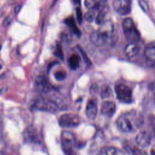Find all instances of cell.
<instances>
[{
    "instance_id": "obj_1",
    "label": "cell",
    "mask_w": 155,
    "mask_h": 155,
    "mask_svg": "<svg viewBox=\"0 0 155 155\" xmlns=\"http://www.w3.org/2000/svg\"><path fill=\"white\" fill-rule=\"evenodd\" d=\"M143 123L142 114L133 110L120 115L117 119L118 128L124 133H131L140 128Z\"/></svg>"
},
{
    "instance_id": "obj_2",
    "label": "cell",
    "mask_w": 155,
    "mask_h": 155,
    "mask_svg": "<svg viewBox=\"0 0 155 155\" xmlns=\"http://www.w3.org/2000/svg\"><path fill=\"white\" fill-rule=\"evenodd\" d=\"M122 28L125 38L129 42H137L140 40V33L131 18L124 19L122 22Z\"/></svg>"
},
{
    "instance_id": "obj_3",
    "label": "cell",
    "mask_w": 155,
    "mask_h": 155,
    "mask_svg": "<svg viewBox=\"0 0 155 155\" xmlns=\"http://www.w3.org/2000/svg\"><path fill=\"white\" fill-rule=\"evenodd\" d=\"M61 139L62 147L65 155H76L73 149L76 143L74 135L69 131L64 130L61 133Z\"/></svg>"
},
{
    "instance_id": "obj_4",
    "label": "cell",
    "mask_w": 155,
    "mask_h": 155,
    "mask_svg": "<svg viewBox=\"0 0 155 155\" xmlns=\"http://www.w3.org/2000/svg\"><path fill=\"white\" fill-rule=\"evenodd\" d=\"M33 107L36 110L51 113H55L59 110V106L54 101L44 97H38L33 103Z\"/></svg>"
},
{
    "instance_id": "obj_5",
    "label": "cell",
    "mask_w": 155,
    "mask_h": 155,
    "mask_svg": "<svg viewBox=\"0 0 155 155\" xmlns=\"http://www.w3.org/2000/svg\"><path fill=\"white\" fill-rule=\"evenodd\" d=\"M115 91L117 99L122 102L129 104L132 102V91L127 85L118 84L115 85Z\"/></svg>"
},
{
    "instance_id": "obj_6",
    "label": "cell",
    "mask_w": 155,
    "mask_h": 155,
    "mask_svg": "<svg viewBox=\"0 0 155 155\" xmlns=\"http://www.w3.org/2000/svg\"><path fill=\"white\" fill-rule=\"evenodd\" d=\"M81 122L78 114L74 113H66L61 115L58 119L59 124L64 128H73L77 127Z\"/></svg>"
},
{
    "instance_id": "obj_7",
    "label": "cell",
    "mask_w": 155,
    "mask_h": 155,
    "mask_svg": "<svg viewBox=\"0 0 155 155\" xmlns=\"http://www.w3.org/2000/svg\"><path fill=\"white\" fill-rule=\"evenodd\" d=\"M113 34L104 32L98 30L92 32L90 36V41L96 46H102L107 43L112 39Z\"/></svg>"
},
{
    "instance_id": "obj_8",
    "label": "cell",
    "mask_w": 155,
    "mask_h": 155,
    "mask_svg": "<svg viewBox=\"0 0 155 155\" xmlns=\"http://www.w3.org/2000/svg\"><path fill=\"white\" fill-rule=\"evenodd\" d=\"M113 7L119 15H128L131 10V0H113Z\"/></svg>"
},
{
    "instance_id": "obj_9",
    "label": "cell",
    "mask_w": 155,
    "mask_h": 155,
    "mask_svg": "<svg viewBox=\"0 0 155 155\" xmlns=\"http://www.w3.org/2000/svg\"><path fill=\"white\" fill-rule=\"evenodd\" d=\"M35 87L41 93H48L51 90V85L47 79L43 75L38 76L35 81Z\"/></svg>"
},
{
    "instance_id": "obj_10",
    "label": "cell",
    "mask_w": 155,
    "mask_h": 155,
    "mask_svg": "<svg viewBox=\"0 0 155 155\" xmlns=\"http://www.w3.org/2000/svg\"><path fill=\"white\" fill-rule=\"evenodd\" d=\"M151 134L146 131L139 132L136 137V142L141 148H147L151 144Z\"/></svg>"
},
{
    "instance_id": "obj_11",
    "label": "cell",
    "mask_w": 155,
    "mask_h": 155,
    "mask_svg": "<svg viewBox=\"0 0 155 155\" xmlns=\"http://www.w3.org/2000/svg\"><path fill=\"white\" fill-rule=\"evenodd\" d=\"M26 137L27 139L33 143L41 144L42 142L41 133L33 126H30L27 129Z\"/></svg>"
},
{
    "instance_id": "obj_12",
    "label": "cell",
    "mask_w": 155,
    "mask_h": 155,
    "mask_svg": "<svg viewBox=\"0 0 155 155\" xmlns=\"http://www.w3.org/2000/svg\"><path fill=\"white\" fill-rule=\"evenodd\" d=\"M140 47L137 42H129L124 48V53L129 59L136 58L139 53Z\"/></svg>"
},
{
    "instance_id": "obj_13",
    "label": "cell",
    "mask_w": 155,
    "mask_h": 155,
    "mask_svg": "<svg viewBox=\"0 0 155 155\" xmlns=\"http://www.w3.org/2000/svg\"><path fill=\"white\" fill-rule=\"evenodd\" d=\"M144 56L147 61L151 65H155V41L150 42L145 47Z\"/></svg>"
},
{
    "instance_id": "obj_14",
    "label": "cell",
    "mask_w": 155,
    "mask_h": 155,
    "mask_svg": "<svg viewBox=\"0 0 155 155\" xmlns=\"http://www.w3.org/2000/svg\"><path fill=\"white\" fill-rule=\"evenodd\" d=\"M101 111L102 114L107 117H112L116 112V104L114 102L106 101L101 105Z\"/></svg>"
},
{
    "instance_id": "obj_15",
    "label": "cell",
    "mask_w": 155,
    "mask_h": 155,
    "mask_svg": "<svg viewBox=\"0 0 155 155\" xmlns=\"http://www.w3.org/2000/svg\"><path fill=\"white\" fill-rule=\"evenodd\" d=\"M97 113V107L94 99H90L86 105L85 114L88 119L93 120L96 118Z\"/></svg>"
},
{
    "instance_id": "obj_16",
    "label": "cell",
    "mask_w": 155,
    "mask_h": 155,
    "mask_svg": "<svg viewBox=\"0 0 155 155\" xmlns=\"http://www.w3.org/2000/svg\"><path fill=\"white\" fill-rule=\"evenodd\" d=\"M109 8L107 6L104 5L102 8V9L99 11L98 14L95 18V22L98 25H101L103 24L104 22H105L106 20V17L107 16Z\"/></svg>"
},
{
    "instance_id": "obj_17",
    "label": "cell",
    "mask_w": 155,
    "mask_h": 155,
    "mask_svg": "<svg viewBox=\"0 0 155 155\" xmlns=\"http://www.w3.org/2000/svg\"><path fill=\"white\" fill-rule=\"evenodd\" d=\"M64 22L70 28L71 30L72 31V32L74 34L76 35L78 37H79L81 36V31L77 27L74 19L73 16H70V17L66 18L65 19Z\"/></svg>"
},
{
    "instance_id": "obj_18",
    "label": "cell",
    "mask_w": 155,
    "mask_h": 155,
    "mask_svg": "<svg viewBox=\"0 0 155 155\" xmlns=\"http://www.w3.org/2000/svg\"><path fill=\"white\" fill-rule=\"evenodd\" d=\"M80 61H81V58L78 54H71L68 60L70 68L73 70L78 69L79 67Z\"/></svg>"
},
{
    "instance_id": "obj_19",
    "label": "cell",
    "mask_w": 155,
    "mask_h": 155,
    "mask_svg": "<svg viewBox=\"0 0 155 155\" xmlns=\"http://www.w3.org/2000/svg\"><path fill=\"white\" fill-rule=\"evenodd\" d=\"M98 155H119V152L114 147H104L101 149Z\"/></svg>"
},
{
    "instance_id": "obj_20",
    "label": "cell",
    "mask_w": 155,
    "mask_h": 155,
    "mask_svg": "<svg viewBox=\"0 0 155 155\" xmlns=\"http://www.w3.org/2000/svg\"><path fill=\"white\" fill-rule=\"evenodd\" d=\"M84 4L85 6L90 10L97 9L101 6L99 1L97 0H85Z\"/></svg>"
},
{
    "instance_id": "obj_21",
    "label": "cell",
    "mask_w": 155,
    "mask_h": 155,
    "mask_svg": "<svg viewBox=\"0 0 155 155\" xmlns=\"http://www.w3.org/2000/svg\"><path fill=\"white\" fill-rule=\"evenodd\" d=\"M100 94H101V96L102 98L108 97L111 94V91L110 88L108 85H103L101 87Z\"/></svg>"
},
{
    "instance_id": "obj_22",
    "label": "cell",
    "mask_w": 155,
    "mask_h": 155,
    "mask_svg": "<svg viewBox=\"0 0 155 155\" xmlns=\"http://www.w3.org/2000/svg\"><path fill=\"white\" fill-rule=\"evenodd\" d=\"M54 54L56 57L59 58V59H62L64 58V54H63L62 47H61V45L59 43H58L57 45H56V49H55V51L54 52Z\"/></svg>"
},
{
    "instance_id": "obj_23",
    "label": "cell",
    "mask_w": 155,
    "mask_h": 155,
    "mask_svg": "<svg viewBox=\"0 0 155 155\" xmlns=\"http://www.w3.org/2000/svg\"><path fill=\"white\" fill-rule=\"evenodd\" d=\"M85 19L88 22H92L95 18V12L93 10H90L87 12L84 16Z\"/></svg>"
},
{
    "instance_id": "obj_24",
    "label": "cell",
    "mask_w": 155,
    "mask_h": 155,
    "mask_svg": "<svg viewBox=\"0 0 155 155\" xmlns=\"http://www.w3.org/2000/svg\"><path fill=\"white\" fill-rule=\"evenodd\" d=\"M66 72L63 70H59L54 73V78L57 81H63L66 78Z\"/></svg>"
},
{
    "instance_id": "obj_25",
    "label": "cell",
    "mask_w": 155,
    "mask_h": 155,
    "mask_svg": "<svg viewBox=\"0 0 155 155\" xmlns=\"http://www.w3.org/2000/svg\"><path fill=\"white\" fill-rule=\"evenodd\" d=\"M138 3L140 8L145 12H147L149 10V7L147 2L145 0H138Z\"/></svg>"
},
{
    "instance_id": "obj_26",
    "label": "cell",
    "mask_w": 155,
    "mask_h": 155,
    "mask_svg": "<svg viewBox=\"0 0 155 155\" xmlns=\"http://www.w3.org/2000/svg\"><path fill=\"white\" fill-rule=\"evenodd\" d=\"M76 18H77L78 22H79V24H81L82 21V14L81 9L78 7L76 8Z\"/></svg>"
},
{
    "instance_id": "obj_27",
    "label": "cell",
    "mask_w": 155,
    "mask_h": 155,
    "mask_svg": "<svg viewBox=\"0 0 155 155\" xmlns=\"http://www.w3.org/2000/svg\"><path fill=\"white\" fill-rule=\"evenodd\" d=\"M12 22V18L10 16H8L4 19L3 22H2V25L5 27H7V26L10 25Z\"/></svg>"
},
{
    "instance_id": "obj_28",
    "label": "cell",
    "mask_w": 155,
    "mask_h": 155,
    "mask_svg": "<svg viewBox=\"0 0 155 155\" xmlns=\"http://www.w3.org/2000/svg\"><path fill=\"white\" fill-rule=\"evenodd\" d=\"M78 48H79V50L81 51V54H82V56H83V58H84L85 61L86 62V63H87V64H90V61H89V59H88V58H87L86 54L84 52V51L82 50V48H81V47H79Z\"/></svg>"
},
{
    "instance_id": "obj_29",
    "label": "cell",
    "mask_w": 155,
    "mask_h": 155,
    "mask_svg": "<svg viewBox=\"0 0 155 155\" xmlns=\"http://www.w3.org/2000/svg\"><path fill=\"white\" fill-rule=\"evenodd\" d=\"M150 90L152 91V93L153 94V98H154V101L155 102V82L150 84Z\"/></svg>"
},
{
    "instance_id": "obj_30",
    "label": "cell",
    "mask_w": 155,
    "mask_h": 155,
    "mask_svg": "<svg viewBox=\"0 0 155 155\" xmlns=\"http://www.w3.org/2000/svg\"><path fill=\"white\" fill-rule=\"evenodd\" d=\"M60 37H61V39L63 42H68L69 41V38L66 33H61Z\"/></svg>"
},
{
    "instance_id": "obj_31",
    "label": "cell",
    "mask_w": 155,
    "mask_h": 155,
    "mask_svg": "<svg viewBox=\"0 0 155 155\" xmlns=\"http://www.w3.org/2000/svg\"><path fill=\"white\" fill-rule=\"evenodd\" d=\"M21 7H22L21 5H17L15 6V7L14 8V12L16 15L19 13V12H20L21 9Z\"/></svg>"
},
{
    "instance_id": "obj_32",
    "label": "cell",
    "mask_w": 155,
    "mask_h": 155,
    "mask_svg": "<svg viewBox=\"0 0 155 155\" xmlns=\"http://www.w3.org/2000/svg\"><path fill=\"white\" fill-rule=\"evenodd\" d=\"M97 89H98L97 86L96 84H93V85L91 87V88H90V91H91V93H94V92L95 93V92L97 91Z\"/></svg>"
},
{
    "instance_id": "obj_33",
    "label": "cell",
    "mask_w": 155,
    "mask_h": 155,
    "mask_svg": "<svg viewBox=\"0 0 155 155\" xmlns=\"http://www.w3.org/2000/svg\"><path fill=\"white\" fill-rule=\"evenodd\" d=\"M2 131H3V125H2V121L0 119V139L2 137Z\"/></svg>"
},
{
    "instance_id": "obj_34",
    "label": "cell",
    "mask_w": 155,
    "mask_h": 155,
    "mask_svg": "<svg viewBox=\"0 0 155 155\" xmlns=\"http://www.w3.org/2000/svg\"><path fill=\"white\" fill-rule=\"evenodd\" d=\"M98 1H99V3L100 5L101 6L102 5H104L107 1V0H99Z\"/></svg>"
},
{
    "instance_id": "obj_35",
    "label": "cell",
    "mask_w": 155,
    "mask_h": 155,
    "mask_svg": "<svg viewBox=\"0 0 155 155\" xmlns=\"http://www.w3.org/2000/svg\"><path fill=\"white\" fill-rule=\"evenodd\" d=\"M74 1L76 4H80L81 0H74Z\"/></svg>"
},
{
    "instance_id": "obj_36",
    "label": "cell",
    "mask_w": 155,
    "mask_h": 155,
    "mask_svg": "<svg viewBox=\"0 0 155 155\" xmlns=\"http://www.w3.org/2000/svg\"><path fill=\"white\" fill-rule=\"evenodd\" d=\"M2 14H3L1 10H0V18H1V16H2Z\"/></svg>"
},
{
    "instance_id": "obj_37",
    "label": "cell",
    "mask_w": 155,
    "mask_h": 155,
    "mask_svg": "<svg viewBox=\"0 0 155 155\" xmlns=\"http://www.w3.org/2000/svg\"><path fill=\"white\" fill-rule=\"evenodd\" d=\"M1 68H2V66H1V65H0V69H1Z\"/></svg>"
}]
</instances>
